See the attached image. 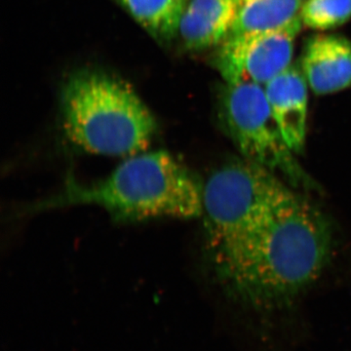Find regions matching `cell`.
Wrapping results in <instances>:
<instances>
[{
  "mask_svg": "<svg viewBox=\"0 0 351 351\" xmlns=\"http://www.w3.org/2000/svg\"><path fill=\"white\" fill-rule=\"evenodd\" d=\"M219 110L221 125L241 157L276 173L294 188L314 189V182L284 141L263 85L226 83Z\"/></svg>",
  "mask_w": 351,
  "mask_h": 351,
  "instance_id": "5b68a950",
  "label": "cell"
},
{
  "mask_svg": "<svg viewBox=\"0 0 351 351\" xmlns=\"http://www.w3.org/2000/svg\"><path fill=\"white\" fill-rule=\"evenodd\" d=\"M188 0H119L138 24L154 38L169 39L179 31Z\"/></svg>",
  "mask_w": 351,
  "mask_h": 351,
  "instance_id": "8fae6325",
  "label": "cell"
},
{
  "mask_svg": "<svg viewBox=\"0 0 351 351\" xmlns=\"http://www.w3.org/2000/svg\"><path fill=\"white\" fill-rule=\"evenodd\" d=\"M204 182L170 152H140L128 156L108 177L92 184L69 178L60 193L34 203L29 213L94 205L117 223L202 216Z\"/></svg>",
  "mask_w": 351,
  "mask_h": 351,
  "instance_id": "7a4b0ae2",
  "label": "cell"
},
{
  "mask_svg": "<svg viewBox=\"0 0 351 351\" xmlns=\"http://www.w3.org/2000/svg\"><path fill=\"white\" fill-rule=\"evenodd\" d=\"M306 0H239L232 29L226 38H237L277 29L299 17Z\"/></svg>",
  "mask_w": 351,
  "mask_h": 351,
  "instance_id": "30bf717a",
  "label": "cell"
},
{
  "mask_svg": "<svg viewBox=\"0 0 351 351\" xmlns=\"http://www.w3.org/2000/svg\"><path fill=\"white\" fill-rule=\"evenodd\" d=\"M263 87L284 141L295 156L302 154L306 138L308 84L301 66L291 64Z\"/></svg>",
  "mask_w": 351,
  "mask_h": 351,
  "instance_id": "52a82bcc",
  "label": "cell"
},
{
  "mask_svg": "<svg viewBox=\"0 0 351 351\" xmlns=\"http://www.w3.org/2000/svg\"><path fill=\"white\" fill-rule=\"evenodd\" d=\"M239 0H188L179 34L189 50L218 47L232 29Z\"/></svg>",
  "mask_w": 351,
  "mask_h": 351,
  "instance_id": "9c48e42d",
  "label": "cell"
},
{
  "mask_svg": "<svg viewBox=\"0 0 351 351\" xmlns=\"http://www.w3.org/2000/svg\"><path fill=\"white\" fill-rule=\"evenodd\" d=\"M301 17L269 29L226 38L217 47L215 64L226 83H255L265 86L291 66Z\"/></svg>",
  "mask_w": 351,
  "mask_h": 351,
  "instance_id": "8992f818",
  "label": "cell"
},
{
  "mask_svg": "<svg viewBox=\"0 0 351 351\" xmlns=\"http://www.w3.org/2000/svg\"><path fill=\"white\" fill-rule=\"evenodd\" d=\"M276 173L242 158L228 161L204 182L205 242L217 270L295 191Z\"/></svg>",
  "mask_w": 351,
  "mask_h": 351,
  "instance_id": "277c9868",
  "label": "cell"
},
{
  "mask_svg": "<svg viewBox=\"0 0 351 351\" xmlns=\"http://www.w3.org/2000/svg\"><path fill=\"white\" fill-rule=\"evenodd\" d=\"M332 246L326 215L295 193L214 272L235 301L258 313L280 311L319 278Z\"/></svg>",
  "mask_w": 351,
  "mask_h": 351,
  "instance_id": "6da1fadb",
  "label": "cell"
},
{
  "mask_svg": "<svg viewBox=\"0 0 351 351\" xmlns=\"http://www.w3.org/2000/svg\"><path fill=\"white\" fill-rule=\"evenodd\" d=\"M300 17L302 24L311 29H334L351 19V0H306Z\"/></svg>",
  "mask_w": 351,
  "mask_h": 351,
  "instance_id": "7c38bea8",
  "label": "cell"
},
{
  "mask_svg": "<svg viewBox=\"0 0 351 351\" xmlns=\"http://www.w3.org/2000/svg\"><path fill=\"white\" fill-rule=\"evenodd\" d=\"M61 104L66 138L88 154L134 156L147 149L156 134V119L137 92L104 71L71 75Z\"/></svg>",
  "mask_w": 351,
  "mask_h": 351,
  "instance_id": "3957f363",
  "label": "cell"
},
{
  "mask_svg": "<svg viewBox=\"0 0 351 351\" xmlns=\"http://www.w3.org/2000/svg\"><path fill=\"white\" fill-rule=\"evenodd\" d=\"M301 69L314 93L328 95L351 86V41L335 34L307 40Z\"/></svg>",
  "mask_w": 351,
  "mask_h": 351,
  "instance_id": "ba28073f",
  "label": "cell"
}]
</instances>
